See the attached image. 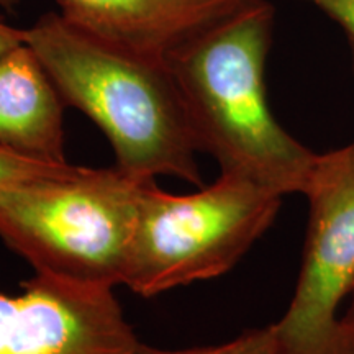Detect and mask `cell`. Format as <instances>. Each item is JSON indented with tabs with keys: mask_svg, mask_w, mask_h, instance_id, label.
I'll list each match as a JSON object with an SVG mask.
<instances>
[{
	"mask_svg": "<svg viewBox=\"0 0 354 354\" xmlns=\"http://www.w3.org/2000/svg\"><path fill=\"white\" fill-rule=\"evenodd\" d=\"M274 7L246 3L166 56L198 153L221 174L253 180L277 196L305 194L318 153L274 117L266 92Z\"/></svg>",
	"mask_w": 354,
	"mask_h": 354,
	"instance_id": "cell-1",
	"label": "cell"
},
{
	"mask_svg": "<svg viewBox=\"0 0 354 354\" xmlns=\"http://www.w3.org/2000/svg\"><path fill=\"white\" fill-rule=\"evenodd\" d=\"M342 326H343V335H344V342H346L348 353L354 354V292L351 299H349L346 308H344L343 312Z\"/></svg>",
	"mask_w": 354,
	"mask_h": 354,
	"instance_id": "cell-13",
	"label": "cell"
},
{
	"mask_svg": "<svg viewBox=\"0 0 354 354\" xmlns=\"http://www.w3.org/2000/svg\"><path fill=\"white\" fill-rule=\"evenodd\" d=\"M351 46V59H353V73H354V44H349Z\"/></svg>",
	"mask_w": 354,
	"mask_h": 354,
	"instance_id": "cell-15",
	"label": "cell"
},
{
	"mask_svg": "<svg viewBox=\"0 0 354 354\" xmlns=\"http://www.w3.org/2000/svg\"><path fill=\"white\" fill-rule=\"evenodd\" d=\"M117 166L0 190V240L35 272L95 287L125 281L145 185Z\"/></svg>",
	"mask_w": 354,
	"mask_h": 354,
	"instance_id": "cell-3",
	"label": "cell"
},
{
	"mask_svg": "<svg viewBox=\"0 0 354 354\" xmlns=\"http://www.w3.org/2000/svg\"><path fill=\"white\" fill-rule=\"evenodd\" d=\"M24 43V28H13L6 21L0 20V57H3L7 53L15 50L17 46Z\"/></svg>",
	"mask_w": 354,
	"mask_h": 354,
	"instance_id": "cell-12",
	"label": "cell"
},
{
	"mask_svg": "<svg viewBox=\"0 0 354 354\" xmlns=\"http://www.w3.org/2000/svg\"><path fill=\"white\" fill-rule=\"evenodd\" d=\"M59 13L110 43L162 57L248 0H56Z\"/></svg>",
	"mask_w": 354,
	"mask_h": 354,
	"instance_id": "cell-7",
	"label": "cell"
},
{
	"mask_svg": "<svg viewBox=\"0 0 354 354\" xmlns=\"http://www.w3.org/2000/svg\"><path fill=\"white\" fill-rule=\"evenodd\" d=\"M20 0H0V8H3V10H15V7L19 6Z\"/></svg>",
	"mask_w": 354,
	"mask_h": 354,
	"instance_id": "cell-14",
	"label": "cell"
},
{
	"mask_svg": "<svg viewBox=\"0 0 354 354\" xmlns=\"http://www.w3.org/2000/svg\"><path fill=\"white\" fill-rule=\"evenodd\" d=\"M282 198L253 180L220 174L187 196L145 185L123 286L154 297L223 276L271 228Z\"/></svg>",
	"mask_w": 354,
	"mask_h": 354,
	"instance_id": "cell-4",
	"label": "cell"
},
{
	"mask_svg": "<svg viewBox=\"0 0 354 354\" xmlns=\"http://www.w3.org/2000/svg\"><path fill=\"white\" fill-rule=\"evenodd\" d=\"M135 354H277V344L272 326L269 325L264 328L246 330L232 342L214 344V346L166 351V349H156L146 346V344H140Z\"/></svg>",
	"mask_w": 354,
	"mask_h": 354,
	"instance_id": "cell-10",
	"label": "cell"
},
{
	"mask_svg": "<svg viewBox=\"0 0 354 354\" xmlns=\"http://www.w3.org/2000/svg\"><path fill=\"white\" fill-rule=\"evenodd\" d=\"M138 338L113 289L37 274L0 294V354H135Z\"/></svg>",
	"mask_w": 354,
	"mask_h": 354,
	"instance_id": "cell-6",
	"label": "cell"
},
{
	"mask_svg": "<svg viewBox=\"0 0 354 354\" xmlns=\"http://www.w3.org/2000/svg\"><path fill=\"white\" fill-rule=\"evenodd\" d=\"M64 100L26 44L0 57V148L63 165Z\"/></svg>",
	"mask_w": 354,
	"mask_h": 354,
	"instance_id": "cell-8",
	"label": "cell"
},
{
	"mask_svg": "<svg viewBox=\"0 0 354 354\" xmlns=\"http://www.w3.org/2000/svg\"><path fill=\"white\" fill-rule=\"evenodd\" d=\"M304 196L308 223L297 284L271 325L277 354H349L342 317L354 292V141L318 154Z\"/></svg>",
	"mask_w": 354,
	"mask_h": 354,
	"instance_id": "cell-5",
	"label": "cell"
},
{
	"mask_svg": "<svg viewBox=\"0 0 354 354\" xmlns=\"http://www.w3.org/2000/svg\"><path fill=\"white\" fill-rule=\"evenodd\" d=\"M64 104L104 131L118 169L140 179L171 176L202 187L183 99L162 57L84 32L61 13L24 28Z\"/></svg>",
	"mask_w": 354,
	"mask_h": 354,
	"instance_id": "cell-2",
	"label": "cell"
},
{
	"mask_svg": "<svg viewBox=\"0 0 354 354\" xmlns=\"http://www.w3.org/2000/svg\"><path fill=\"white\" fill-rule=\"evenodd\" d=\"M77 169L79 166H73L69 162H43L0 148V190L66 177L74 174Z\"/></svg>",
	"mask_w": 354,
	"mask_h": 354,
	"instance_id": "cell-9",
	"label": "cell"
},
{
	"mask_svg": "<svg viewBox=\"0 0 354 354\" xmlns=\"http://www.w3.org/2000/svg\"><path fill=\"white\" fill-rule=\"evenodd\" d=\"M317 7L346 33L349 44H354V0H299Z\"/></svg>",
	"mask_w": 354,
	"mask_h": 354,
	"instance_id": "cell-11",
	"label": "cell"
}]
</instances>
